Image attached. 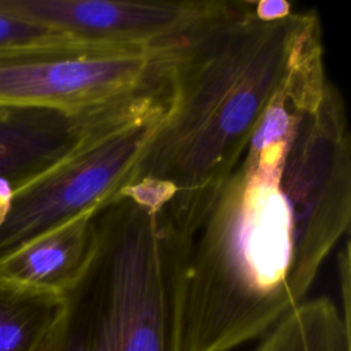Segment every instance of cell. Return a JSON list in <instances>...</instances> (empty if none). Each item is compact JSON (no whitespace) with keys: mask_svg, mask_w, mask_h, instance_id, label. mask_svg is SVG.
<instances>
[{"mask_svg":"<svg viewBox=\"0 0 351 351\" xmlns=\"http://www.w3.org/2000/svg\"><path fill=\"white\" fill-rule=\"evenodd\" d=\"M292 11V4L287 0L254 1V12L262 21H278L287 18Z\"/></svg>","mask_w":351,"mask_h":351,"instance_id":"obj_13","label":"cell"},{"mask_svg":"<svg viewBox=\"0 0 351 351\" xmlns=\"http://www.w3.org/2000/svg\"><path fill=\"white\" fill-rule=\"evenodd\" d=\"M93 213L70 219L3 258L0 278L25 288L63 295L81 276L89 259Z\"/></svg>","mask_w":351,"mask_h":351,"instance_id":"obj_8","label":"cell"},{"mask_svg":"<svg viewBox=\"0 0 351 351\" xmlns=\"http://www.w3.org/2000/svg\"><path fill=\"white\" fill-rule=\"evenodd\" d=\"M84 111L45 107H0V177L15 189L36 178L77 144Z\"/></svg>","mask_w":351,"mask_h":351,"instance_id":"obj_7","label":"cell"},{"mask_svg":"<svg viewBox=\"0 0 351 351\" xmlns=\"http://www.w3.org/2000/svg\"><path fill=\"white\" fill-rule=\"evenodd\" d=\"M14 191L15 185L10 180L0 177V226L3 225L4 218L8 213Z\"/></svg>","mask_w":351,"mask_h":351,"instance_id":"obj_14","label":"cell"},{"mask_svg":"<svg viewBox=\"0 0 351 351\" xmlns=\"http://www.w3.org/2000/svg\"><path fill=\"white\" fill-rule=\"evenodd\" d=\"M165 49L166 44L121 48L82 41L0 49V107L92 108L138 85Z\"/></svg>","mask_w":351,"mask_h":351,"instance_id":"obj_5","label":"cell"},{"mask_svg":"<svg viewBox=\"0 0 351 351\" xmlns=\"http://www.w3.org/2000/svg\"><path fill=\"white\" fill-rule=\"evenodd\" d=\"M134 88L84 110L71 151L16 188L0 226V261L38 236L93 213L128 186L174 104L170 51Z\"/></svg>","mask_w":351,"mask_h":351,"instance_id":"obj_4","label":"cell"},{"mask_svg":"<svg viewBox=\"0 0 351 351\" xmlns=\"http://www.w3.org/2000/svg\"><path fill=\"white\" fill-rule=\"evenodd\" d=\"M64 306L60 293L0 278V351H41Z\"/></svg>","mask_w":351,"mask_h":351,"instance_id":"obj_9","label":"cell"},{"mask_svg":"<svg viewBox=\"0 0 351 351\" xmlns=\"http://www.w3.org/2000/svg\"><path fill=\"white\" fill-rule=\"evenodd\" d=\"M78 41L73 37L0 10V49L49 47Z\"/></svg>","mask_w":351,"mask_h":351,"instance_id":"obj_11","label":"cell"},{"mask_svg":"<svg viewBox=\"0 0 351 351\" xmlns=\"http://www.w3.org/2000/svg\"><path fill=\"white\" fill-rule=\"evenodd\" d=\"M339 277L341 293V317L350 329V241L347 240L339 254Z\"/></svg>","mask_w":351,"mask_h":351,"instance_id":"obj_12","label":"cell"},{"mask_svg":"<svg viewBox=\"0 0 351 351\" xmlns=\"http://www.w3.org/2000/svg\"><path fill=\"white\" fill-rule=\"evenodd\" d=\"M321 66L315 11L262 21L254 1L213 0L170 44L173 110L128 186L151 189L177 232L234 167L274 97Z\"/></svg>","mask_w":351,"mask_h":351,"instance_id":"obj_2","label":"cell"},{"mask_svg":"<svg viewBox=\"0 0 351 351\" xmlns=\"http://www.w3.org/2000/svg\"><path fill=\"white\" fill-rule=\"evenodd\" d=\"M93 243L41 351H182L178 237L121 191L92 215Z\"/></svg>","mask_w":351,"mask_h":351,"instance_id":"obj_3","label":"cell"},{"mask_svg":"<svg viewBox=\"0 0 351 351\" xmlns=\"http://www.w3.org/2000/svg\"><path fill=\"white\" fill-rule=\"evenodd\" d=\"M350 340L336 303L319 296L306 299L259 339L252 351H350Z\"/></svg>","mask_w":351,"mask_h":351,"instance_id":"obj_10","label":"cell"},{"mask_svg":"<svg viewBox=\"0 0 351 351\" xmlns=\"http://www.w3.org/2000/svg\"><path fill=\"white\" fill-rule=\"evenodd\" d=\"M351 221L346 104L314 70L269 104L178 237L182 351H232L299 307Z\"/></svg>","mask_w":351,"mask_h":351,"instance_id":"obj_1","label":"cell"},{"mask_svg":"<svg viewBox=\"0 0 351 351\" xmlns=\"http://www.w3.org/2000/svg\"><path fill=\"white\" fill-rule=\"evenodd\" d=\"M213 0H0V10L74 40L121 48H155L186 33Z\"/></svg>","mask_w":351,"mask_h":351,"instance_id":"obj_6","label":"cell"}]
</instances>
